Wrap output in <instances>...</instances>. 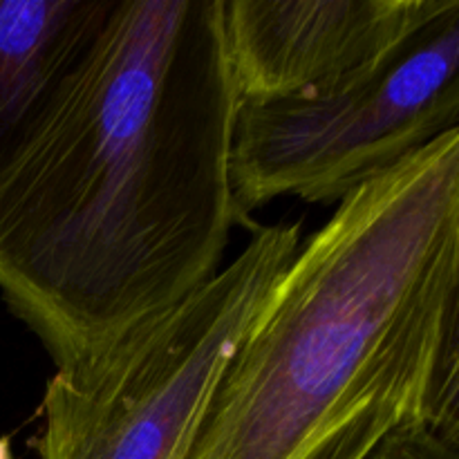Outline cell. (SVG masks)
Instances as JSON below:
<instances>
[{
    "mask_svg": "<svg viewBox=\"0 0 459 459\" xmlns=\"http://www.w3.org/2000/svg\"><path fill=\"white\" fill-rule=\"evenodd\" d=\"M222 0H115L0 173V296L63 368L209 282L231 229Z\"/></svg>",
    "mask_w": 459,
    "mask_h": 459,
    "instance_id": "6da1fadb",
    "label": "cell"
},
{
    "mask_svg": "<svg viewBox=\"0 0 459 459\" xmlns=\"http://www.w3.org/2000/svg\"><path fill=\"white\" fill-rule=\"evenodd\" d=\"M417 424L459 433V130L300 242L186 459H370Z\"/></svg>",
    "mask_w": 459,
    "mask_h": 459,
    "instance_id": "7a4b0ae2",
    "label": "cell"
},
{
    "mask_svg": "<svg viewBox=\"0 0 459 459\" xmlns=\"http://www.w3.org/2000/svg\"><path fill=\"white\" fill-rule=\"evenodd\" d=\"M300 224L255 227L209 282L45 385L36 459H186L204 408L294 260Z\"/></svg>",
    "mask_w": 459,
    "mask_h": 459,
    "instance_id": "3957f363",
    "label": "cell"
},
{
    "mask_svg": "<svg viewBox=\"0 0 459 459\" xmlns=\"http://www.w3.org/2000/svg\"><path fill=\"white\" fill-rule=\"evenodd\" d=\"M459 130V0L393 54L325 94L240 101L231 188L240 220L278 200L339 204L442 134Z\"/></svg>",
    "mask_w": 459,
    "mask_h": 459,
    "instance_id": "277c9868",
    "label": "cell"
},
{
    "mask_svg": "<svg viewBox=\"0 0 459 459\" xmlns=\"http://www.w3.org/2000/svg\"><path fill=\"white\" fill-rule=\"evenodd\" d=\"M448 0H222L240 101L325 94L393 54Z\"/></svg>",
    "mask_w": 459,
    "mask_h": 459,
    "instance_id": "5b68a950",
    "label": "cell"
},
{
    "mask_svg": "<svg viewBox=\"0 0 459 459\" xmlns=\"http://www.w3.org/2000/svg\"><path fill=\"white\" fill-rule=\"evenodd\" d=\"M112 7L115 0H0V173L48 119Z\"/></svg>",
    "mask_w": 459,
    "mask_h": 459,
    "instance_id": "8992f818",
    "label": "cell"
},
{
    "mask_svg": "<svg viewBox=\"0 0 459 459\" xmlns=\"http://www.w3.org/2000/svg\"><path fill=\"white\" fill-rule=\"evenodd\" d=\"M370 459H459V433L417 424L390 435Z\"/></svg>",
    "mask_w": 459,
    "mask_h": 459,
    "instance_id": "52a82bcc",
    "label": "cell"
},
{
    "mask_svg": "<svg viewBox=\"0 0 459 459\" xmlns=\"http://www.w3.org/2000/svg\"><path fill=\"white\" fill-rule=\"evenodd\" d=\"M0 459H13L12 439L9 437H0Z\"/></svg>",
    "mask_w": 459,
    "mask_h": 459,
    "instance_id": "ba28073f",
    "label": "cell"
}]
</instances>
